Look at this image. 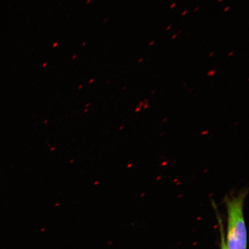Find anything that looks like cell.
Returning a JSON list of instances; mask_svg holds the SVG:
<instances>
[{"instance_id":"cell-15","label":"cell","mask_w":249,"mask_h":249,"mask_svg":"<svg viewBox=\"0 0 249 249\" xmlns=\"http://www.w3.org/2000/svg\"><path fill=\"white\" fill-rule=\"evenodd\" d=\"M180 32H181V30L179 31L178 33H177V35H178V34H179Z\"/></svg>"},{"instance_id":"cell-8","label":"cell","mask_w":249,"mask_h":249,"mask_svg":"<svg viewBox=\"0 0 249 249\" xmlns=\"http://www.w3.org/2000/svg\"><path fill=\"white\" fill-rule=\"evenodd\" d=\"M233 53H234V52L233 51L230 52V53L228 54V57H231V56H232L233 54Z\"/></svg>"},{"instance_id":"cell-6","label":"cell","mask_w":249,"mask_h":249,"mask_svg":"<svg viewBox=\"0 0 249 249\" xmlns=\"http://www.w3.org/2000/svg\"><path fill=\"white\" fill-rule=\"evenodd\" d=\"M177 36H178V35H177V34H174L173 36L171 37V40L175 39L177 38Z\"/></svg>"},{"instance_id":"cell-2","label":"cell","mask_w":249,"mask_h":249,"mask_svg":"<svg viewBox=\"0 0 249 249\" xmlns=\"http://www.w3.org/2000/svg\"><path fill=\"white\" fill-rule=\"evenodd\" d=\"M219 223H220V232H221V240H222V249H229L228 248H227L226 245V243L225 241V234H224L223 232V226L222 223L221 222V220H219Z\"/></svg>"},{"instance_id":"cell-5","label":"cell","mask_w":249,"mask_h":249,"mask_svg":"<svg viewBox=\"0 0 249 249\" xmlns=\"http://www.w3.org/2000/svg\"><path fill=\"white\" fill-rule=\"evenodd\" d=\"M188 10H185L182 12V14H181L182 17H184L187 14H188Z\"/></svg>"},{"instance_id":"cell-10","label":"cell","mask_w":249,"mask_h":249,"mask_svg":"<svg viewBox=\"0 0 249 249\" xmlns=\"http://www.w3.org/2000/svg\"><path fill=\"white\" fill-rule=\"evenodd\" d=\"M199 9H200V7H198H198H196V8L194 9V12H196L198 11Z\"/></svg>"},{"instance_id":"cell-3","label":"cell","mask_w":249,"mask_h":249,"mask_svg":"<svg viewBox=\"0 0 249 249\" xmlns=\"http://www.w3.org/2000/svg\"><path fill=\"white\" fill-rule=\"evenodd\" d=\"M216 70H211L210 71H208L207 73V76L210 77H213L214 75V74L216 73Z\"/></svg>"},{"instance_id":"cell-9","label":"cell","mask_w":249,"mask_h":249,"mask_svg":"<svg viewBox=\"0 0 249 249\" xmlns=\"http://www.w3.org/2000/svg\"><path fill=\"white\" fill-rule=\"evenodd\" d=\"M155 41L154 40H152V41L150 42V43H149V46H152L154 44Z\"/></svg>"},{"instance_id":"cell-1","label":"cell","mask_w":249,"mask_h":249,"mask_svg":"<svg viewBox=\"0 0 249 249\" xmlns=\"http://www.w3.org/2000/svg\"><path fill=\"white\" fill-rule=\"evenodd\" d=\"M248 190L227 196L225 202L227 211L226 245L229 249H247V231L244 214V201Z\"/></svg>"},{"instance_id":"cell-13","label":"cell","mask_w":249,"mask_h":249,"mask_svg":"<svg viewBox=\"0 0 249 249\" xmlns=\"http://www.w3.org/2000/svg\"><path fill=\"white\" fill-rule=\"evenodd\" d=\"M142 60H143V58H140V60L138 61L139 63H140V62L142 61Z\"/></svg>"},{"instance_id":"cell-14","label":"cell","mask_w":249,"mask_h":249,"mask_svg":"<svg viewBox=\"0 0 249 249\" xmlns=\"http://www.w3.org/2000/svg\"><path fill=\"white\" fill-rule=\"evenodd\" d=\"M223 1V0H218L217 2L220 3L221 2H222Z\"/></svg>"},{"instance_id":"cell-7","label":"cell","mask_w":249,"mask_h":249,"mask_svg":"<svg viewBox=\"0 0 249 249\" xmlns=\"http://www.w3.org/2000/svg\"><path fill=\"white\" fill-rule=\"evenodd\" d=\"M230 9V6H228V7H227L225 9V10H224V12H226L228 11Z\"/></svg>"},{"instance_id":"cell-11","label":"cell","mask_w":249,"mask_h":249,"mask_svg":"<svg viewBox=\"0 0 249 249\" xmlns=\"http://www.w3.org/2000/svg\"><path fill=\"white\" fill-rule=\"evenodd\" d=\"M214 52L211 53L209 55V57H213V56L214 55Z\"/></svg>"},{"instance_id":"cell-4","label":"cell","mask_w":249,"mask_h":249,"mask_svg":"<svg viewBox=\"0 0 249 249\" xmlns=\"http://www.w3.org/2000/svg\"><path fill=\"white\" fill-rule=\"evenodd\" d=\"M176 3L174 2V3H173V4L171 5L170 8L173 9L174 8L176 7Z\"/></svg>"},{"instance_id":"cell-12","label":"cell","mask_w":249,"mask_h":249,"mask_svg":"<svg viewBox=\"0 0 249 249\" xmlns=\"http://www.w3.org/2000/svg\"><path fill=\"white\" fill-rule=\"evenodd\" d=\"M171 25H170V26H168V27L166 28V31H169V30H170V29H171Z\"/></svg>"}]
</instances>
